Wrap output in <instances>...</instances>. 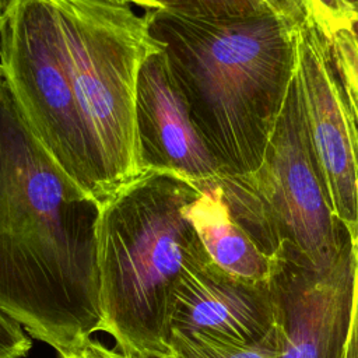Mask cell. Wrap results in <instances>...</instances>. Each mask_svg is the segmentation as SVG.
I'll return each mask as SVG.
<instances>
[{"mask_svg": "<svg viewBox=\"0 0 358 358\" xmlns=\"http://www.w3.org/2000/svg\"><path fill=\"white\" fill-rule=\"evenodd\" d=\"M350 7H351V10L357 14V17H358V0H344Z\"/></svg>", "mask_w": 358, "mask_h": 358, "instance_id": "20", "label": "cell"}, {"mask_svg": "<svg viewBox=\"0 0 358 358\" xmlns=\"http://www.w3.org/2000/svg\"><path fill=\"white\" fill-rule=\"evenodd\" d=\"M357 282V246L348 239L324 268L281 256L268 281L280 358H341Z\"/></svg>", "mask_w": 358, "mask_h": 358, "instance_id": "7", "label": "cell"}, {"mask_svg": "<svg viewBox=\"0 0 358 358\" xmlns=\"http://www.w3.org/2000/svg\"><path fill=\"white\" fill-rule=\"evenodd\" d=\"M31 347L25 330L0 310V358H22Z\"/></svg>", "mask_w": 358, "mask_h": 358, "instance_id": "15", "label": "cell"}, {"mask_svg": "<svg viewBox=\"0 0 358 358\" xmlns=\"http://www.w3.org/2000/svg\"><path fill=\"white\" fill-rule=\"evenodd\" d=\"M312 18L326 36L341 28L351 27L357 14L344 0H310Z\"/></svg>", "mask_w": 358, "mask_h": 358, "instance_id": "14", "label": "cell"}, {"mask_svg": "<svg viewBox=\"0 0 358 358\" xmlns=\"http://www.w3.org/2000/svg\"><path fill=\"white\" fill-rule=\"evenodd\" d=\"M327 39L336 63L358 101V41L351 27L336 31Z\"/></svg>", "mask_w": 358, "mask_h": 358, "instance_id": "13", "label": "cell"}, {"mask_svg": "<svg viewBox=\"0 0 358 358\" xmlns=\"http://www.w3.org/2000/svg\"><path fill=\"white\" fill-rule=\"evenodd\" d=\"M348 348L351 352V358H358V245H357V282H355L351 327H350V336H348Z\"/></svg>", "mask_w": 358, "mask_h": 358, "instance_id": "18", "label": "cell"}, {"mask_svg": "<svg viewBox=\"0 0 358 358\" xmlns=\"http://www.w3.org/2000/svg\"><path fill=\"white\" fill-rule=\"evenodd\" d=\"M215 180L235 220L274 260L288 256L324 268L350 239L312 154L295 70L259 165Z\"/></svg>", "mask_w": 358, "mask_h": 358, "instance_id": "4", "label": "cell"}, {"mask_svg": "<svg viewBox=\"0 0 358 358\" xmlns=\"http://www.w3.org/2000/svg\"><path fill=\"white\" fill-rule=\"evenodd\" d=\"M200 189L148 171L101 201L98 228L103 331L127 358L171 357L175 291L210 259L185 214Z\"/></svg>", "mask_w": 358, "mask_h": 358, "instance_id": "2", "label": "cell"}, {"mask_svg": "<svg viewBox=\"0 0 358 358\" xmlns=\"http://www.w3.org/2000/svg\"><path fill=\"white\" fill-rule=\"evenodd\" d=\"M60 358H127L120 351L108 350L101 343L94 341L92 338L88 340L85 344L80 345L78 348L60 352Z\"/></svg>", "mask_w": 358, "mask_h": 358, "instance_id": "17", "label": "cell"}, {"mask_svg": "<svg viewBox=\"0 0 358 358\" xmlns=\"http://www.w3.org/2000/svg\"><path fill=\"white\" fill-rule=\"evenodd\" d=\"M6 1H7V0H0V13L3 11V8H4V6H6Z\"/></svg>", "mask_w": 358, "mask_h": 358, "instance_id": "24", "label": "cell"}, {"mask_svg": "<svg viewBox=\"0 0 358 358\" xmlns=\"http://www.w3.org/2000/svg\"><path fill=\"white\" fill-rule=\"evenodd\" d=\"M169 358H280L277 329L255 343H234L207 336L171 337Z\"/></svg>", "mask_w": 358, "mask_h": 358, "instance_id": "11", "label": "cell"}, {"mask_svg": "<svg viewBox=\"0 0 358 358\" xmlns=\"http://www.w3.org/2000/svg\"><path fill=\"white\" fill-rule=\"evenodd\" d=\"M130 3L143 7L145 10H158V8H173L178 4V0H130Z\"/></svg>", "mask_w": 358, "mask_h": 358, "instance_id": "19", "label": "cell"}, {"mask_svg": "<svg viewBox=\"0 0 358 358\" xmlns=\"http://www.w3.org/2000/svg\"><path fill=\"white\" fill-rule=\"evenodd\" d=\"M341 358H351V352H350V348H348V341H347V345H345V350H344V354Z\"/></svg>", "mask_w": 358, "mask_h": 358, "instance_id": "22", "label": "cell"}, {"mask_svg": "<svg viewBox=\"0 0 358 358\" xmlns=\"http://www.w3.org/2000/svg\"><path fill=\"white\" fill-rule=\"evenodd\" d=\"M200 193L185 207L210 259L222 270L252 282H268L277 260L267 256L232 215L220 183H194Z\"/></svg>", "mask_w": 358, "mask_h": 358, "instance_id": "10", "label": "cell"}, {"mask_svg": "<svg viewBox=\"0 0 358 358\" xmlns=\"http://www.w3.org/2000/svg\"><path fill=\"white\" fill-rule=\"evenodd\" d=\"M165 45L192 122L220 175H243L260 162L295 70L291 21L264 14L211 18L175 8L144 13Z\"/></svg>", "mask_w": 358, "mask_h": 358, "instance_id": "1", "label": "cell"}, {"mask_svg": "<svg viewBox=\"0 0 358 358\" xmlns=\"http://www.w3.org/2000/svg\"><path fill=\"white\" fill-rule=\"evenodd\" d=\"M271 11L295 25L312 18L310 0H266Z\"/></svg>", "mask_w": 358, "mask_h": 358, "instance_id": "16", "label": "cell"}, {"mask_svg": "<svg viewBox=\"0 0 358 358\" xmlns=\"http://www.w3.org/2000/svg\"><path fill=\"white\" fill-rule=\"evenodd\" d=\"M62 60L101 183V201L143 175L136 91L148 55L161 49L145 15L109 0H50Z\"/></svg>", "mask_w": 358, "mask_h": 358, "instance_id": "3", "label": "cell"}, {"mask_svg": "<svg viewBox=\"0 0 358 358\" xmlns=\"http://www.w3.org/2000/svg\"><path fill=\"white\" fill-rule=\"evenodd\" d=\"M351 31H352V34L355 35V38H357V41H358V17H355V18L352 20V22H351Z\"/></svg>", "mask_w": 358, "mask_h": 358, "instance_id": "21", "label": "cell"}, {"mask_svg": "<svg viewBox=\"0 0 358 358\" xmlns=\"http://www.w3.org/2000/svg\"><path fill=\"white\" fill-rule=\"evenodd\" d=\"M109 1H115V3H120V4H129L130 0H109Z\"/></svg>", "mask_w": 358, "mask_h": 358, "instance_id": "23", "label": "cell"}, {"mask_svg": "<svg viewBox=\"0 0 358 358\" xmlns=\"http://www.w3.org/2000/svg\"><path fill=\"white\" fill-rule=\"evenodd\" d=\"M0 73L24 122L57 168L101 203L88 136L59 50L50 0H7Z\"/></svg>", "mask_w": 358, "mask_h": 358, "instance_id": "5", "label": "cell"}, {"mask_svg": "<svg viewBox=\"0 0 358 358\" xmlns=\"http://www.w3.org/2000/svg\"><path fill=\"white\" fill-rule=\"evenodd\" d=\"M173 8L211 18H242L273 13L266 0H178Z\"/></svg>", "mask_w": 358, "mask_h": 358, "instance_id": "12", "label": "cell"}, {"mask_svg": "<svg viewBox=\"0 0 358 358\" xmlns=\"http://www.w3.org/2000/svg\"><path fill=\"white\" fill-rule=\"evenodd\" d=\"M136 129L143 173L169 172L193 183L214 179L221 173L217 159L192 122L165 45L148 55L140 69Z\"/></svg>", "mask_w": 358, "mask_h": 358, "instance_id": "8", "label": "cell"}, {"mask_svg": "<svg viewBox=\"0 0 358 358\" xmlns=\"http://www.w3.org/2000/svg\"><path fill=\"white\" fill-rule=\"evenodd\" d=\"M295 76L306 133L330 207L357 246L358 101L313 18L296 27Z\"/></svg>", "mask_w": 358, "mask_h": 358, "instance_id": "6", "label": "cell"}, {"mask_svg": "<svg viewBox=\"0 0 358 358\" xmlns=\"http://www.w3.org/2000/svg\"><path fill=\"white\" fill-rule=\"evenodd\" d=\"M274 327L270 284L232 275L213 260L187 270L175 291L171 337L200 334L255 343L267 337Z\"/></svg>", "mask_w": 358, "mask_h": 358, "instance_id": "9", "label": "cell"}]
</instances>
